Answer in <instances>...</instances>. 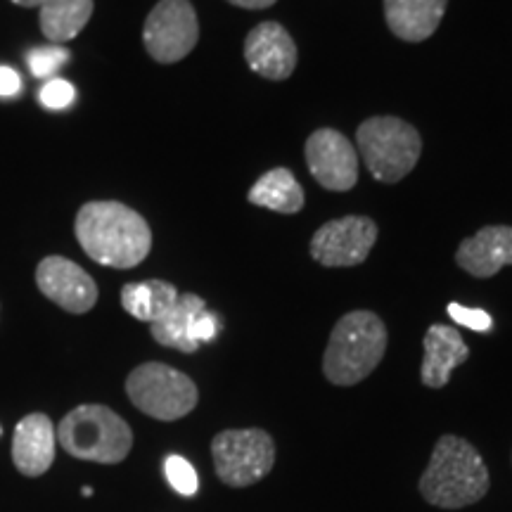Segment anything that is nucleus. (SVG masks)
Listing matches in <instances>:
<instances>
[{"mask_svg": "<svg viewBox=\"0 0 512 512\" xmlns=\"http://www.w3.org/2000/svg\"><path fill=\"white\" fill-rule=\"evenodd\" d=\"M76 240L95 264L136 268L152 249V230L136 209L102 200L83 204L74 221Z\"/></svg>", "mask_w": 512, "mask_h": 512, "instance_id": "f257e3e1", "label": "nucleus"}, {"mask_svg": "<svg viewBox=\"0 0 512 512\" xmlns=\"http://www.w3.org/2000/svg\"><path fill=\"white\" fill-rule=\"evenodd\" d=\"M489 486V467L477 448L456 434H444L432 448L418 489L434 508L460 510L482 501Z\"/></svg>", "mask_w": 512, "mask_h": 512, "instance_id": "f03ea898", "label": "nucleus"}, {"mask_svg": "<svg viewBox=\"0 0 512 512\" xmlns=\"http://www.w3.org/2000/svg\"><path fill=\"white\" fill-rule=\"evenodd\" d=\"M387 328L373 311H351L337 320L323 354V375L337 387H354L380 366Z\"/></svg>", "mask_w": 512, "mask_h": 512, "instance_id": "7ed1b4c3", "label": "nucleus"}, {"mask_svg": "<svg viewBox=\"0 0 512 512\" xmlns=\"http://www.w3.org/2000/svg\"><path fill=\"white\" fill-rule=\"evenodd\" d=\"M57 441L72 458L100 465H117L133 448L128 422L100 403L76 406L57 425Z\"/></svg>", "mask_w": 512, "mask_h": 512, "instance_id": "20e7f679", "label": "nucleus"}, {"mask_svg": "<svg viewBox=\"0 0 512 512\" xmlns=\"http://www.w3.org/2000/svg\"><path fill=\"white\" fill-rule=\"evenodd\" d=\"M358 155L380 183H399L418 164L422 138L418 128L399 117H373L356 131Z\"/></svg>", "mask_w": 512, "mask_h": 512, "instance_id": "39448f33", "label": "nucleus"}, {"mask_svg": "<svg viewBox=\"0 0 512 512\" xmlns=\"http://www.w3.org/2000/svg\"><path fill=\"white\" fill-rule=\"evenodd\" d=\"M126 394L138 411L162 422L181 420L195 411L200 392L181 370L166 363H143L126 377Z\"/></svg>", "mask_w": 512, "mask_h": 512, "instance_id": "423d86ee", "label": "nucleus"}, {"mask_svg": "<svg viewBox=\"0 0 512 512\" xmlns=\"http://www.w3.org/2000/svg\"><path fill=\"white\" fill-rule=\"evenodd\" d=\"M216 477L233 489L261 482L275 465V441L266 430H223L211 441Z\"/></svg>", "mask_w": 512, "mask_h": 512, "instance_id": "0eeeda50", "label": "nucleus"}, {"mask_svg": "<svg viewBox=\"0 0 512 512\" xmlns=\"http://www.w3.org/2000/svg\"><path fill=\"white\" fill-rule=\"evenodd\" d=\"M200 38V22L190 0H159L145 19L143 43L147 55L162 64L181 62Z\"/></svg>", "mask_w": 512, "mask_h": 512, "instance_id": "6e6552de", "label": "nucleus"}, {"mask_svg": "<svg viewBox=\"0 0 512 512\" xmlns=\"http://www.w3.org/2000/svg\"><path fill=\"white\" fill-rule=\"evenodd\" d=\"M377 242V223L368 216H344L328 221L311 240V256L320 266H358Z\"/></svg>", "mask_w": 512, "mask_h": 512, "instance_id": "1a4fd4ad", "label": "nucleus"}, {"mask_svg": "<svg viewBox=\"0 0 512 512\" xmlns=\"http://www.w3.org/2000/svg\"><path fill=\"white\" fill-rule=\"evenodd\" d=\"M311 176L325 190L347 192L358 181V152L344 133L335 128L313 131L304 147Z\"/></svg>", "mask_w": 512, "mask_h": 512, "instance_id": "9d476101", "label": "nucleus"}, {"mask_svg": "<svg viewBox=\"0 0 512 512\" xmlns=\"http://www.w3.org/2000/svg\"><path fill=\"white\" fill-rule=\"evenodd\" d=\"M36 285L50 302L69 313H88L98 304V285L79 264L64 256H46L36 268Z\"/></svg>", "mask_w": 512, "mask_h": 512, "instance_id": "9b49d317", "label": "nucleus"}, {"mask_svg": "<svg viewBox=\"0 0 512 512\" xmlns=\"http://www.w3.org/2000/svg\"><path fill=\"white\" fill-rule=\"evenodd\" d=\"M245 60L254 74L285 81L297 67V43L283 24L261 22L245 38Z\"/></svg>", "mask_w": 512, "mask_h": 512, "instance_id": "f8f14e48", "label": "nucleus"}, {"mask_svg": "<svg viewBox=\"0 0 512 512\" xmlns=\"http://www.w3.org/2000/svg\"><path fill=\"white\" fill-rule=\"evenodd\" d=\"M57 434L53 420L46 413H31L22 418L12 437V463L22 475H46L55 460Z\"/></svg>", "mask_w": 512, "mask_h": 512, "instance_id": "ddd939ff", "label": "nucleus"}, {"mask_svg": "<svg viewBox=\"0 0 512 512\" xmlns=\"http://www.w3.org/2000/svg\"><path fill=\"white\" fill-rule=\"evenodd\" d=\"M458 266L475 278H494L505 266H512V228L486 226L460 242Z\"/></svg>", "mask_w": 512, "mask_h": 512, "instance_id": "4468645a", "label": "nucleus"}, {"mask_svg": "<svg viewBox=\"0 0 512 512\" xmlns=\"http://www.w3.org/2000/svg\"><path fill=\"white\" fill-rule=\"evenodd\" d=\"M422 347H425V358L420 366V380L430 389L446 387L453 370L470 358V347L451 325H432L422 339Z\"/></svg>", "mask_w": 512, "mask_h": 512, "instance_id": "2eb2a0df", "label": "nucleus"}, {"mask_svg": "<svg viewBox=\"0 0 512 512\" xmlns=\"http://www.w3.org/2000/svg\"><path fill=\"white\" fill-rule=\"evenodd\" d=\"M448 0H384V19L396 38L427 41L439 29Z\"/></svg>", "mask_w": 512, "mask_h": 512, "instance_id": "dca6fc26", "label": "nucleus"}, {"mask_svg": "<svg viewBox=\"0 0 512 512\" xmlns=\"http://www.w3.org/2000/svg\"><path fill=\"white\" fill-rule=\"evenodd\" d=\"M202 311H207V304H204L202 297H197V294H181L174 309L150 325L152 339L166 349L195 354L200 344H197L192 330H195V320Z\"/></svg>", "mask_w": 512, "mask_h": 512, "instance_id": "f3484780", "label": "nucleus"}, {"mask_svg": "<svg viewBox=\"0 0 512 512\" xmlns=\"http://www.w3.org/2000/svg\"><path fill=\"white\" fill-rule=\"evenodd\" d=\"M178 290L166 280H145V283H128L121 290V306L143 323H155L166 316L178 302Z\"/></svg>", "mask_w": 512, "mask_h": 512, "instance_id": "a211bd4d", "label": "nucleus"}, {"mask_svg": "<svg viewBox=\"0 0 512 512\" xmlns=\"http://www.w3.org/2000/svg\"><path fill=\"white\" fill-rule=\"evenodd\" d=\"M247 200L278 214H297L304 207V190L290 169H273L252 185Z\"/></svg>", "mask_w": 512, "mask_h": 512, "instance_id": "6ab92c4d", "label": "nucleus"}, {"mask_svg": "<svg viewBox=\"0 0 512 512\" xmlns=\"http://www.w3.org/2000/svg\"><path fill=\"white\" fill-rule=\"evenodd\" d=\"M38 10L43 36L60 46L81 34L93 15V0H43Z\"/></svg>", "mask_w": 512, "mask_h": 512, "instance_id": "aec40b11", "label": "nucleus"}, {"mask_svg": "<svg viewBox=\"0 0 512 512\" xmlns=\"http://www.w3.org/2000/svg\"><path fill=\"white\" fill-rule=\"evenodd\" d=\"M67 62H69V50L62 46H55V43L53 46L34 48L27 55V64H29L31 74H34L36 79H43V81L55 79L57 72H60Z\"/></svg>", "mask_w": 512, "mask_h": 512, "instance_id": "412c9836", "label": "nucleus"}, {"mask_svg": "<svg viewBox=\"0 0 512 512\" xmlns=\"http://www.w3.org/2000/svg\"><path fill=\"white\" fill-rule=\"evenodd\" d=\"M164 470H166V479H169V484L174 486L178 494L183 496H195L197 494V472L195 467H192L188 460L181 458V456H169L164 463Z\"/></svg>", "mask_w": 512, "mask_h": 512, "instance_id": "4be33fe9", "label": "nucleus"}, {"mask_svg": "<svg viewBox=\"0 0 512 512\" xmlns=\"http://www.w3.org/2000/svg\"><path fill=\"white\" fill-rule=\"evenodd\" d=\"M38 98H41L43 107H48V110H64V107H69L76 100V88L69 81L55 76V79L43 83Z\"/></svg>", "mask_w": 512, "mask_h": 512, "instance_id": "5701e85b", "label": "nucleus"}, {"mask_svg": "<svg viewBox=\"0 0 512 512\" xmlns=\"http://www.w3.org/2000/svg\"><path fill=\"white\" fill-rule=\"evenodd\" d=\"M448 316L456 320L458 325H465V328L477 330V332H489L494 320L482 309H467V306L460 304H448Z\"/></svg>", "mask_w": 512, "mask_h": 512, "instance_id": "b1692460", "label": "nucleus"}, {"mask_svg": "<svg viewBox=\"0 0 512 512\" xmlns=\"http://www.w3.org/2000/svg\"><path fill=\"white\" fill-rule=\"evenodd\" d=\"M22 93V76L15 69L0 67V98H15Z\"/></svg>", "mask_w": 512, "mask_h": 512, "instance_id": "393cba45", "label": "nucleus"}, {"mask_svg": "<svg viewBox=\"0 0 512 512\" xmlns=\"http://www.w3.org/2000/svg\"><path fill=\"white\" fill-rule=\"evenodd\" d=\"M216 328H219V325H216V318L211 316L209 311H202L195 320V330H192V335H195L197 344L211 342V339L216 337Z\"/></svg>", "mask_w": 512, "mask_h": 512, "instance_id": "a878e982", "label": "nucleus"}, {"mask_svg": "<svg viewBox=\"0 0 512 512\" xmlns=\"http://www.w3.org/2000/svg\"><path fill=\"white\" fill-rule=\"evenodd\" d=\"M228 3L235 5V8H245V10H266L278 3V0H228Z\"/></svg>", "mask_w": 512, "mask_h": 512, "instance_id": "bb28decb", "label": "nucleus"}, {"mask_svg": "<svg viewBox=\"0 0 512 512\" xmlns=\"http://www.w3.org/2000/svg\"><path fill=\"white\" fill-rule=\"evenodd\" d=\"M15 5H22V8H41L43 0H12Z\"/></svg>", "mask_w": 512, "mask_h": 512, "instance_id": "cd10ccee", "label": "nucleus"}, {"mask_svg": "<svg viewBox=\"0 0 512 512\" xmlns=\"http://www.w3.org/2000/svg\"><path fill=\"white\" fill-rule=\"evenodd\" d=\"M0 434H3V427H0Z\"/></svg>", "mask_w": 512, "mask_h": 512, "instance_id": "c85d7f7f", "label": "nucleus"}]
</instances>
